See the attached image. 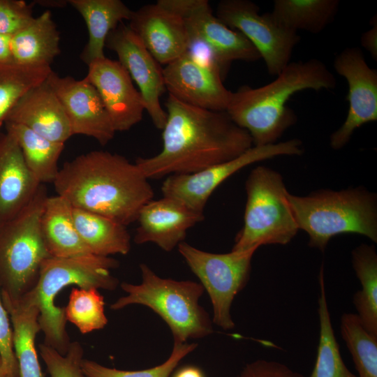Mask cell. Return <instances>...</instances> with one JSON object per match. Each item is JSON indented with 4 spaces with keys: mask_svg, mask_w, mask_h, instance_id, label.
<instances>
[{
    "mask_svg": "<svg viewBox=\"0 0 377 377\" xmlns=\"http://www.w3.org/2000/svg\"><path fill=\"white\" fill-rule=\"evenodd\" d=\"M165 106L162 150L135 162L148 179L196 172L232 160L253 146L249 133L226 111L194 107L170 94Z\"/></svg>",
    "mask_w": 377,
    "mask_h": 377,
    "instance_id": "1",
    "label": "cell"
},
{
    "mask_svg": "<svg viewBox=\"0 0 377 377\" xmlns=\"http://www.w3.org/2000/svg\"><path fill=\"white\" fill-rule=\"evenodd\" d=\"M58 195L73 207L94 212L126 226L136 221L153 199L149 179L124 156L92 151L66 162L53 182Z\"/></svg>",
    "mask_w": 377,
    "mask_h": 377,
    "instance_id": "2",
    "label": "cell"
},
{
    "mask_svg": "<svg viewBox=\"0 0 377 377\" xmlns=\"http://www.w3.org/2000/svg\"><path fill=\"white\" fill-rule=\"evenodd\" d=\"M336 84L332 73L318 59L290 62L269 84L245 85L232 92L226 112L249 133L254 146L274 144L297 121L286 105L293 95L306 89H333Z\"/></svg>",
    "mask_w": 377,
    "mask_h": 377,
    "instance_id": "3",
    "label": "cell"
},
{
    "mask_svg": "<svg viewBox=\"0 0 377 377\" xmlns=\"http://www.w3.org/2000/svg\"><path fill=\"white\" fill-rule=\"evenodd\" d=\"M119 264L113 258L93 253L45 260L36 286L27 294L39 310L43 343L61 355L67 353L71 343L66 330L64 307L55 304L57 295L71 285L114 290L119 281L111 270L118 267Z\"/></svg>",
    "mask_w": 377,
    "mask_h": 377,
    "instance_id": "4",
    "label": "cell"
},
{
    "mask_svg": "<svg viewBox=\"0 0 377 377\" xmlns=\"http://www.w3.org/2000/svg\"><path fill=\"white\" fill-rule=\"evenodd\" d=\"M288 200L309 246L323 251L334 236L354 233L377 242L376 194L362 187L320 189L306 196L289 192Z\"/></svg>",
    "mask_w": 377,
    "mask_h": 377,
    "instance_id": "5",
    "label": "cell"
},
{
    "mask_svg": "<svg viewBox=\"0 0 377 377\" xmlns=\"http://www.w3.org/2000/svg\"><path fill=\"white\" fill-rule=\"evenodd\" d=\"M142 282H123L120 286L126 293L110 305L119 310L131 304H141L157 313L169 326L174 343H185L213 332L212 322L199 304L203 286L192 281H176L158 276L148 265H140Z\"/></svg>",
    "mask_w": 377,
    "mask_h": 377,
    "instance_id": "6",
    "label": "cell"
},
{
    "mask_svg": "<svg viewBox=\"0 0 377 377\" xmlns=\"http://www.w3.org/2000/svg\"><path fill=\"white\" fill-rule=\"evenodd\" d=\"M47 197L45 185L40 184L29 203L0 225V290L10 300L20 299L34 289L42 264L51 257L40 229Z\"/></svg>",
    "mask_w": 377,
    "mask_h": 377,
    "instance_id": "7",
    "label": "cell"
},
{
    "mask_svg": "<svg viewBox=\"0 0 377 377\" xmlns=\"http://www.w3.org/2000/svg\"><path fill=\"white\" fill-rule=\"evenodd\" d=\"M244 225L233 251L258 249L262 245L288 244L299 228L290 209L281 175L265 166L253 168L246 183Z\"/></svg>",
    "mask_w": 377,
    "mask_h": 377,
    "instance_id": "8",
    "label": "cell"
},
{
    "mask_svg": "<svg viewBox=\"0 0 377 377\" xmlns=\"http://www.w3.org/2000/svg\"><path fill=\"white\" fill-rule=\"evenodd\" d=\"M177 249L209 295L213 323L224 330L232 329V303L249 279L252 258L257 249L213 253L185 242H181Z\"/></svg>",
    "mask_w": 377,
    "mask_h": 377,
    "instance_id": "9",
    "label": "cell"
},
{
    "mask_svg": "<svg viewBox=\"0 0 377 377\" xmlns=\"http://www.w3.org/2000/svg\"><path fill=\"white\" fill-rule=\"evenodd\" d=\"M302 142L291 139L281 142L253 146L236 158L191 174L168 176L161 185L163 196L176 199L191 209L203 214L206 204L218 186L250 164L278 156H300Z\"/></svg>",
    "mask_w": 377,
    "mask_h": 377,
    "instance_id": "10",
    "label": "cell"
},
{
    "mask_svg": "<svg viewBox=\"0 0 377 377\" xmlns=\"http://www.w3.org/2000/svg\"><path fill=\"white\" fill-rule=\"evenodd\" d=\"M216 17L230 29L241 32L263 59L267 72L277 75L290 62L300 37L297 31L274 21L269 13L248 0H222L216 7Z\"/></svg>",
    "mask_w": 377,
    "mask_h": 377,
    "instance_id": "11",
    "label": "cell"
},
{
    "mask_svg": "<svg viewBox=\"0 0 377 377\" xmlns=\"http://www.w3.org/2000/svg\"><path fill=\"white\" fill-rule=\"evenodd\" d=\"M336 72L348 82L349 107L343 124L330 138L333 149L343 148L354 131L377 120V71L370 68L359 47L345 48L334 61Z\"/></svg>",
    "mask_w": 377,
    "mask_h": 377,
    "instance_id": "12",
    "label": "cell"
},
{
    "mask_svg": "<svg viewBox=\"0 0 377 377\" xmlns=\"http://www.w3.org/2000/svg\"><path fill=\"white\" fill-rule=\"evenodd\" d=\"M105 47L117 54L118 61L138 85L153 124L163 129L167 114L161 106L160 97L166 89L160 64L124 22L109 34Z\"/></svg>",
    "mask_w": 377,
    "mask_h": 377,
    "instance_id": "13",
    "label": "cell"
},
{
    "mask_svg": "<svg viewBox=\"0 0 377 377\" xmlns=\"http://www.w3.org/2000/svg\"><path fill=\"white\" fill-rule=\"evenodd\" d=\"M185 21L188 32L207 42L230 67L233 61H256L260 56L239 31L230 29L214 15L207 0H158Z\"/></svg>",
    "mask_w": 377,
    "mask_h": 377,
    "instance_id": "14",
    "label": "cell"
},
{
    "mask_svg": "<svg viewBox=\"0 0 377 377\" xmlns=\"http://www.w3.org/2000/svg\"><path fill=\"white\" fill-rule=\"evenodd\" d=\"M84 79L96 88L116 132L128 131L141 121L146 110L144 99L118 61L104 57L92 61Z\"/></svg>",
    "mask_w": 377,
    "mask_h": 377,
    "instance_id": "15",
    "label": "cell"
},
{
    "mask_svg": "<svg viewBox=\"0 0 377 377\" xmlns=\"http://www.w3.org/2000/svg\"><path fill=\"white\" fill-rule=\"evenodd\" d=\"M61 103L73 135L94 138L101 145L114 136L110 119L96 88L84 78L60 77L53 71L46 79Z\"/></svg>",
    "mask_w": 377,
    "mask_h": 377,
    "instance_id": "16",
    "label": "cell"
},
{
    "mask_svg": "<svg viewBox=\"0 0 377 377\" xmlns=\"http://www.w3.org/2000/svg\"><path fill=\"white\" fill-rule=\"evenodd\" d=\"M169 94L186 104L211 111H226L232 92L221 77L192 61L185 54L163 69Z\"/></svg>",
    "mask_w": 377,
    "mask_h": 377,
    "instance_id": "17",
    "label": "cell"
},
{
    "mask_svg": "<svg viewBox=\"0 0 377 377\" xmlns=\"http://www.w3.org/2000/svg\"><path fill=\"white\" fill-rule=\"evenodd\" d=\"M128 27L161 64L167 65L185 52L188 32L184 20L158 1L133 11Z\"/></svg>",
    "mask_w": 377,
    "mask_h": 377,
    "instance_id": "18",
    "label": "cell"
},
{
    "mask_svg": "<svg viewBox=\"0 0 377 377\" xmlns=\"http://www.w3.org/2000/svg\"><path fill=\"white\" fill-rule=\"evenodd\" d=\"M204 218L203 214L172 198L152 199L138 214L134 242L137 244L151 242L170 251L184 242L188 230Z\"/></svg>",
    "mask_w": 377,
    "mask_h": 377,
    "instance_id": "19",
    "label": "cell"
},
{
    "mask_svg": "<svg viewBox=\"0 0 377 377\" xmlns=\"http://www.w3.org/2000/svg\"><path fill=\"white\" fill-rule=\"evenodd\" d=\"M6 121L23 125L56 142L65 143L73 135L64 108L46 80L20 99Z\"/></svg>",
    "mask_w": 377,
    "mask_h": 377,
    "instance_id": "20",
    "label": "cell"
},
{
    "mask_svg": "<svg viewBox=\"0 0 377 377\" xmlns=\"http://www.w3.org/2000/svg\"><path fill=\"white\" fill-rule=\"evenodd\" d=\"M40 184L27 168L15 138L0 132V225L24 208Z\"/></svg>",
    "mask_w": 377,
    "mask_h": 377,
    "instance_id": "21",
    "label": "cell"
},
{
    "mask_svg": "<svg viewBox=\"0 0 377 377\" xmlns=\"http://www.w3.org/2000/svg\"><path fill=\"white\" fill-rule=\"evenodd\" d=\"M9 315L13 345L20 377H45L38 360L35 339L40 330L39 310L27 295L18 300L2 296Z\"/></svg>",
    "mask_w": 377,
    "mask_h": 377,
    "instance_id": "22",
    "label": "cell"
},
{
    "mask_svg": "<svg viewBox=\"0 0 377 377\" xmlns=\"http://www.w3.org/2000/svg\"><path fill=\"white\" fill-rule=\"evenodd\" d=\"M83 17L89 33L80 59L87 66L105 57L104 48L109 34L123 20L131 19V10L120 0H68Z\"/></svg>",
    "mask_w": 377,
    "mask_h": 377,
    "instance_id": "23",
    "label": "cell"
},
{
    "mask_svg": "<svg viewBox=\"0 0 377 377\" xmlns=\"http://www.w3.org/2000/svg\"><path fill=\"white\" fill-rule=\"evenodd\" d=\"M46 249L55 258L91 253L80 237L73 217V206L60 195L48 196L40 218Z\"/></svg>",
    "mask_w": 377,
    "mask_h": 377,
    "instance_id": "24",
    "label": "cell"
},
{
    "mask_svg": "<svg viewBox=\"0 0 377 377\" xmlns=\"http://www.w3.org/2000/svg\"><path fill=\"white\" fill-rule=\"evenodd\" d=\"M60 36L49 10L34 17L11 36L13 62L28 66H50L60 54Z\"/></svg>",
    "mask_w": 377,
    "mask_h": 377,
    "instance_id": "25",
    "label": "cell"
},
{
    "mask_svg": "<svg viewBox=\"0 0 377 377\" xmlns=\"http://www.w3.org/2000/svg\"><path fill=\"white\" fill-rule=\"evenodd\" d=\"M76 229L93 254H127L131 236L126 226L103 215L73 207Z\"/></svg>",
    "mask_w": 377,
    "mask_h": 377,
    "instance_id": "26",
    "label": "cell"
},
{
    "mask_svg": "<svg viewBox=\"0 0 377 377\" xmlns=\"http://www.w3.org/2000/svg\"><path fill=\"white\" fill-rule=\"evenodd\" d=\"M4 125L6 132L15 138L24 162L35 178L41 184H53L65 143L48 140L19 124L6 121Z\"/></svg>",
    "mask_w": 377,
    "mask_h": 377,
    "instance_id": "27",
    "label": "cell"
},
{
    "mask_svg": "<svg viewBox=\"0 0 377 377\" xmlns=\"http://www.w3.org/2000/svg\"><path fill=\"white\" fill-rule=\"evenodd\" d=\"M339 6L337 0H275L269 13L286 28L318 34L334 20Z\"/></svg>",
    "mask_w": 377,
    "mask_h": 377,
    "instance_id": "28",
    "label": "cell"
},
{
    "mask_svg": "<svg viewBox=\"0 0 377 377\" xmlns=\"http://www.w3.org/2000/svg\"><path fill=\"white\" fill-rule=\"evenodd\" d=\"M352 265L361 285L353 303L361 324L377 335V253L373 245L361 244L351 252Z\"/></svg>",
    "mask_w": 377,
    "mask_h": 377,
    "instance_id": "29",
    "label": "cell"
},
{
    "mask_svg": "<svg viewBox=\"0 0 377 377\" xmlns=\"http://www.w3.org/2000/svg\"><path fill=\"white\" fill-rule=\"evenodd\" d=\"M318 281L319 342L316 363L309 377H357L345 364L334 333L326 297L323 267L320 268Z\"/></svg>",
    "mask_w": 377,
    "mask_h": 377,
    "instance_id": "30",
    "label": "cell"
},
{
    "mask_svg": "<svg viewBox=\"0 0 377 377\" xmlns=\"http://www.w3.org/2000/svg\"><path fill=\"white\" fill-rule=\"evenodd\" d=\"M52 71L50 66L0 65V129L20 99L43 82Z\"/></svg>",
    "mask_w": 377,
    "mask_h": 377,
    "instance_id": "31",
    "label": "cell"
},
{
    "mask_svg": "<svg viewBox=\"0 0 377 377\" xmlns=\"http://www.w3.org/2000/svg\"><path fill=\"white\" fill-rule=\"evenodd\" d=\"M340 332L351 355L357 377H377V335L367 331L353 313L341 316Z\"/></svg>",
    "mask_w": 377,
    "mask_h": 377,
    "instance_id": "32",
    "label": "cell"
},
{
    "mask_svg": "<svg viewBox=\"0 0 377 377\" xmlns=\"http://www.w3.org/2000/svg\"><path fill=\"white\" fill-rule=\"evenodd\" d=\"M96 288H73L64 307L66 321L82 334L104 328L108 324L103 296Z\"/></svg>",
    "mask_w": 377,
    "mask_h": 377,
    "instance_id": "33",
    "label": "cell"
},
{
    "mask_svg": "<svg viewBox=\"0 0 377 377\" xmlns=\"http://www.w3.org/2000/svg\"><path fill=\"white\" fill-rule=\"evenodd\" d=\"M197 346L195 343H174L172 352L164 362L142 370H119L86 359L82 360L81 367L87 377H170L180 361Z\"/></svg>",
    "mask_w": 377,
    "mask_h": 377,
    "instance_id": "34",
    "label": "cell"
},
{
    "mask_svg": "<svg viewBox=\"0 0 377 377\" xmlns=\"http://www.w3.org/2000/svg\"><path fill=\"white\" fill-rule=\"evenodd\" d=\"M39 353L50 377H87L81 367L84 350L79 342H71L65 355L45 343L39 345Z\"/></svg>",
    "mask_w": 377,
    "mask_h": 377,
    "instance_id": "35",
    "label": "cell"
},
{
    "mask_svg": "<svg viewBox=\"0 0 377 377\" xmlns=\"http://www.w3.org/2000/svg\"><path fill=\"white\" fill-rule=\"evenodd\" d=\"M34 18L32 6L22 0H0V34L13 36Z\"/></svg>",
    "mask_w": 377,
    "mask_h": 377,
    "instance_id": "36",
    "label": "cell"
},
{
    "mask_svg": "<svg viewBox=\"0 0 377 377\" xmlns=\"http://www.w3.org/2000/svg\"><path fill=\"white\" fill-rule=\"evenodd\" d=\"M184 54L200 66L219 75L223 80L230 68L207 42L193 34H188V40Z\"/></svg>",
    "mask_w": 377,
    "mask_h": 377,
    "instance_id": "37",
    "label": "cell"
},
{
    "mask_svg": "<svg viewBox=\"0 0 377 377\" xmlns=\"http://www.w3.org/2000/svg\"><path fill=\"white\" fill-rule=\"evenodd\" d=\"M0 356L9 377H20L13 350V332L9 315L3 305L0 290Z\"/></svg>",
    "mask_w": 377,
    "mask_h": 377,
    "instance_id": "38",
    "label": "cell"
},
{
    "mask_svg": "<svg viewBox=\"0 0 377 377\" xmlns=\"http://www.w3.org/2000/svg\"><path fill=\"white\" fill-rule=\"evenodd\" d=\"M239 377H304L288 366L276 361L258 360L248 363Z\"/></svg>",
    "mask_w": 377,
    "mask_h": 377,
    "instance_id": "39",
    "label": "cell"
},
{
    "mask_svg": "<svg viewBox=\"0 0 377 377\" xmlns=\"http://www.w3.org/2000/svg\"><path fill=\"white\" fill-rule=\"evenodd\" d=\"M373 20L372 27L362 34L360 39L362 46L369 51L374 59H377V24Z\"/></svg>",
    "mask_w": 377,
    "mask_h": 377,
    "instance_id": "40",
    "label": "cell"
},
{
    "mask_svg": "<svg viewBox=\"0 0 377 377\" xmlns=\"http://www.w3.org/2000/svg\"><path fill=\"white\" fill-rule=\"evenodd\" d=\"M11 36L0 34V65L15 64L11 52Z\"/></svg>",
    "mask_w": 377,
    "mask_h": 377,
    "instance_id": "41",
    "label": "cell"
},
{
    "mask_svg": "<svg viewBox=\"0 0 377 377\" xmlns=\"http://www.w3.org/2000/svg\"><path fill=\"white\" fill-rule=\"evenodd\" d=\"M171 377H205L202 370L194 365H186L173 371Z\"/></svg>",
    "mask_w": 377,
    "mask_h": 377,
    "instance_id": "42",
    "label": "cell"
},
{
    "mask_svg": "<svg viewBox=\"0 0 377 377\" xmlns=\"http://www.w3.org/2000/svg\"><path fill=\"white\" fill-rule=\"evenodd\" d=\"M0 377H9L3 362L0 356Z\"/></svg>",
    "mask_w": 377,
    "mask_h": 377,
    "instance_id": "43",
    "label": "cell"
}]
</instances>
